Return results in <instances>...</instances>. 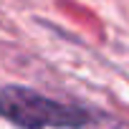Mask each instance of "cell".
<instances>
[{"instance_id": "6da1fadb", "label": "cell", "mask_w": 129, "mask_h": 129, "mask_svg": "<svg viewBox=\"0 0 129 129\" xmlns=\"http://www.w3.org/2000/svg\"><path fill=\"white\" fill-rule=\"evenodd\" d=\"M0 116L23 129H84L94 111L81 104L43 96L33 89L5 86L0 91Z\"/></svg>"}, {"instance_id": "7a4b0ae2", "label": "cell", "mask_w": 129, "mask_h": 129, "mask_svg": "<svg viewBox=\"0 0 129 129\" xmlns=\"http://www.w3.org/2000/svg\"><path fill=\"white\" fill-rule=\"evenodd\" d=\"M84 129H129V124H126V121H119V119H114V116H104V114H96V111H94L91 121H89Z\"/></svg>"}]
</instances>
